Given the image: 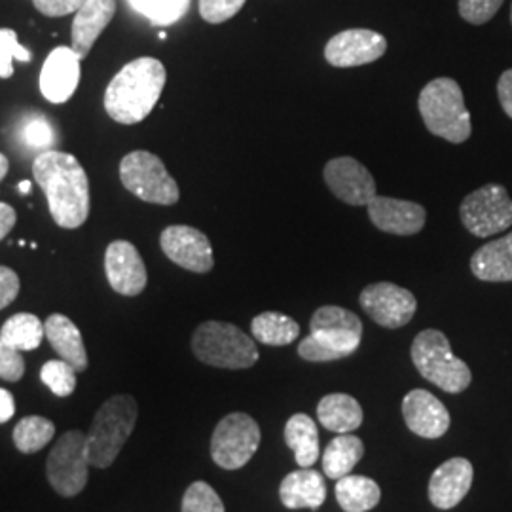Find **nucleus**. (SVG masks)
Segmentation results:
<instances>
[{
  "instance_id": "14",
  "label": "nucleus",
  "mask_w": 512,
  "mask_h": 512,
  "mask_svg": "<svg viewBox=\"0 0 512 512\" xmlns=\"http://www.w3.org/2000/svg\"><path fill=\"white\" fill-rule=\"evenodd\" d=\"M323 179L330 192L351 207L368 205L378 196L376 181L370 171L351 156L330 160L323 169Z\"/></svg>"
},
{
  "instance_id": "8",
  "label": "nucleus",
  "mask_w": 512,
  "mask_h": 512,
  "mask_svg": "<svg viewBox=\"0 0 512 512\" xmlns=\"http://www.w3.org/2000/svg\"><path fill=\"white\" fill-rule=\"evenodd\" d=\"M120 179L133 196L154 205H175L181 198L177 181L164 162L147 150H135L120 162Z\"/></svg>"
},
{
  "instance_id": "3",
  "label": "nucleus",
  "mask_w": 512,
  "mask_h": 512,
  "mask_svg": "<svg viewBox=\"0 0 512 512\" xmlns=\"http://www.w3.org/2000/svg\"><path fill=\"white\" fill-rule=\"evenodd\" d=\"M363 340V321L340 306H323L313 313L310 334L300 342L298 355L310 363H330L353 355Z\"/></svg>"
},
{
  "instance_id": "36",
  "label": "nucleus",
  "mask_w": 512,
  "mask_h": 512,
  "mask_svg": "<svg viewBox=\"0 0 512 512\" xmlns=\"http://www.w3.org/2000/svg\"><path fill=\"white\" fill-rule=\"evenodd\" d=\"M31 59V50L19 44L14 29H0V78H10L14 74V61L29 63Z\"/></svg>"
},
{
  "instance_id": "18",
  "label": "nucleus",
  "mask_w": 512,
  "mask_h": 512,
  "mask_svg": "<svg viewBox=\"0 0 512 512\" xmlns=\"http://www.w3.org/2000/svg\"><path fill=\"white\" fill-rule=\"evenodd\" d=\"M366 207L372 224L393 236H414L423 230L427 220V211L416 202L376 196Z\"/></svg>"
},
{
  "instance_id": "2",
  "label": "nucleus",
  "mask_w": 512,
  "mask_h": 512,
  "mask_svg": "<svg viewBox=\"0 0 512 512\" xmlns=\"http://www.w3.org/2000/svg\"><path fill=\"white\" fill-rule=\"evenodd\" d=\"M167 73L162 61L139 57L110 80L105 92V110L118 124L133 126L147 118L164 92Z\"/></svg>"
},
{
  "instance_id": "37",
  "label": "nucleus",
  "mask_w": 512,
  "mask_h": 512,
  "mask_svg": "<svg viewBox=\"0 0 512 512\" xmlns=\"http://www.w3.org/2000/svg\"><path fill=\"white\" fill-rule=\"evenodd\" d=\"M505 0H459V16L471 25H484L494 18Z\"/></svg>"
},
{
  "instance_id": "19",
  "label": "nucleus",
  "mask_w": 512,
  "mask_h": 512,
  "mask_svg": "<svg viewBox=\"0 0 512 512\" xmlns=\"http://www.w3.org/2000/svg\"><path fill=\"white\" fill-rule=\"evenodd\" d=\"M403 416L406 427L421 439H440L450 429L448 408L425 389H412L404 397Z\"/></svg>"
},
{
  "instance_id": "22",
  "label": "nucleus",
  "mask_w": 512,
  "mask_h": 512,
  "mask_svg": "<svg viewBox=\"0 0 512 512\" xmlns=\"http://www.w3.org/2000/svg\"><path fill=\"white\" fill-rule=\"evenodd\" d=\"M281 503L291 509H310L317 511L327 501L325 478L315 469H298L283 478L279 486Z\"/></svg>"
},
{
  "instance_id": "28",
  "label": "nucleus",
  "mask_w": 512,
  "mask_h": 512,
  "mask_svg": "<svg viewBox=\"0 0 512 512\" xmlns=\"http://www.w3.org/2000/svg\"><path fill=\"white\" fill-rule=\"evenodd\" d=\"M365 456V444L353 433H346L330 440L323 452V471L330 480H340L351 475L353 467Z\"/></svg>"
},
{
  "instance_id": "21",
  "label": "nucleus",
  "mask_w": 512,
  "mask_h": 512,
  "mask_svg": "<svg viewBox=\"0 0 512 512\" xmlns=\"http://www.w3.org/2000/svg\"><path fill=\"white\" fill-rule=\"evenodd\" d=\"M116 14V0H86L74 14L73 50L80 59L92 52L95 40L109 27Z\"/></svg>"
},
{
  "instance_id": "30",
  "label": "nucleus",
  "mask_w": 512,
  "mask_h": 512,
  "mask_svg": "<svg viewBox=\"0 0 512 512\" xmlns=\"http://www.w3.org/2000/svg\"><path fill=\"white\" fill-rule=\"evenodd\" d=\"M0 338L18 351H33L42 344L44 323L33 313H16L0 329Z\"/></svg>"
},
{
  "instance_id": "6",
  "label": "nucleus",
  "mask_w": 512,
  "mask_h": 512,
  "mask_svg": "<svg viewBox=\"0 0 512 512\" xmlns=\"http://www.w3.org/2000/svg\"><path fill=\"white\" fill-rule=\"evenodd\" d=\"M410 357L421 378L446 393H463L473 382L471 368L452 353L446 334L440 330H421L412 342Z\"/></svg>"
},
{
  "instance_id": "15",
  "label": "nucleus",
  "mask_w": 512,
  "mask_h": 512,
  "mask_svg": "<svg viewBox=\"0 0 512 512\" xmlns=\"http://www.w3.org/2000/svg\"><path fill=\"white\" fill-rule=\"evenodd\" d=\"M387 40L370 29H348L330 38L325 46V59L336 69L361 67L384 57Z\"/></svg>"
},
{
  "instance_id": "25",
  "label": "nucleus",
  "mask_w": 512,
  "mask_h": 512,
  "mask_svg": "<svg viewBox=\"0 0 512 512\" xmlns=\"http://www.w3.org/2000/svg\"><path fill=\"white\" fill-rule=\"evenodd\" d=\"M317 420L338 435L353 433L365 420L359 401L346 393H330L317 404Z\"/></svg>"
},
{
  "instance_id": "16",
  "label": "nucleus",
  "mask_w": 512,
  "mask_h": 512,
  "mask_svg": "<svg viewBox=\"0 0 512 512\" xmlns=\"http://www.w3.org/2000/svg\"><path fill=\"white\" fill-rule=\"evenodd\" d=\"M105 272L114 293L137 296L147 287V266L137 247L129 241H112L105 253Z\"/></svg>"
},
{
  "instance_id": "23",
  "label": "nucleus",
  "mask_w": 512,
  "mask_h": 512,
  "mask_svg": "<svg viewBox=\"0 0 512 512\" xmlns=\"http://www.w3.org/2000/svg\"><path fill=\"white\" fill-rule=\"evenodd\" d=\"M44 334L59 359L73 366L76 372H84L88 368V351L82 334L67 315H50L44 323Z\"/></svg>"
},
{
  "instance_id": "20",
  "label": "nucleus",
  "mask_w": 512,
  "mask_h": 512,
  "mask_svg": "<svg viewBox=\"0 0 512 512\" xmlns=\"http://www.w3.org/2000/svg\"><path fill=\"white\" fill-rule=\"evenodd\" d=\"M475 478L473 463L465 458H452L435 469L429 480V501L440 509L450 511L469 494Z\"/></svg>"
},
{
  "instance_id": "42",
  "label": "nucleus",
  "mask_w": 512,
  "mask_h": 512,
  "mask_svg": "<svg viewBox=\"0 0 512 512\" xmlns=\"http://www.w3.org/2000/svg\"><path fill=\"white\" fill-rule=\"evenodd\" d=\"M497 97H499L501 109L505 110L509 118H512V69L501 74L497 82Z\"/></svg>"
},
{
  "instance_id": "26",
  "label": "nucleus",
  "mask_w": 512,
  "mask_h": 512,
  "mask_svg": "<svg viewBox=\"0 0 512 512\" xmlns=\"http://www.w3.org/2000/svg\"><path fill=\"white\" fill-rule=\"evenodd\" d=\"M285 444L294 452L300 469L313 467L319 459V429L308 414H294L285 423Z\"/></svg>"
},
{
  "instance_id": "27",
  "label": "nucleus",
  "mask_w": 512,
  "mask_h": 512,
  "mask_svg": "<svg viewBox=\"0 0 512 512\" xmlns=\"http://www.w3.org/2000/svg\"><path fill=\"white\" fill-rule=\"evenodd\" d=\"M336 501L344 512L372 511L380 499L382 490L378 482L361 475L342 476L336 480Z\"/></svg>"
},
{
  "instance_id": "46",
  "label": "nucleus",
  "mask_w": 512,
  "mask_h": 512,
  "mask_svg": "<svg viewBox=\"0 0 512 512\" xmlns=\"http://www.w3.org/2000/svg\"><path fill=\"white\" fill-rule=\"evenodd\" d=\"M18 188L21 194H31V192H33V184H31V181H21Z\"/></svg>"
},
{
  "instance_id": "5",
  "label": "nucleus",
  "mask_w": 512,
  "mask_h": 512,
  "mask_svg": "<svg viewBox=\"0 0 512 512\" xmlns=\"http://www.w3.org/2000/svg\"><path fill=\"white\" fill-rule=\"evenodd\" d=\"M139 416V406L131 395H114L103 404L88 435V456L97 469H109L128 442Z\"/></svg>"
},
{
  "instance_id": "43",
  "label": "nucleus",
  "mask_w": 512,
  "mask_h": 512,
  "mask_svg": "<svg viewBox=\"0 0 512 512\" xmlns=\"http://www.w3.org/2000/svg\"><path fill=\"white\" fill-rule=\"evenodd\" d=\"M16 220H18V215H16L14 207L8 203H0V241L14 230Z\"/></svg>"
},
{
  "instance_id": "45",
  "label": "nucleus",
  "mask_w": 512,
  "mask_h": 512,
  "mask_svg": "<svg viewBox=\"0 0 512 512\" xmlns=\"http://www.w3.org/2000/svg\"><path fill=\"white\" fill-rule=\"evenodd\" d=\"M8 169H10V162H8V158H6V156L0 152V181L6 177Z\"/></svg>"
},
{
  "instance_id": "40",
  "label": "nucleus",
  "mask_w": 512,
  "mask_h": 512,
  "mask_svg": "<svg viewBox=\"0 0 512 512\" xmlns=\"http://www.w3.org/2000/svg\"><path fill=\"white\" fill-rule=\"evenodd\" d=\"M33 2L40 14L48 16V18H61V16H69V14L78 12V8L86 0H33Z\"/></svg>"
},
{
  "instance_id": "34",
  "label": "nucleus",
  "mask_w": 512,
  "mask_h": 512,
  "mask_svg": "<svg viewBox=\"0 0 512 512\" xmlns=\"http://www.w3.org/2000/svg\"><path fill=\"white\" fill-rule=\"evenodd\" d=\"M40 380L48 385L57 397H69L76 389V370L63 359L48 361L40 370Z\"/></svg>"
},
{
  "instance_id": "11",
  "label": "nucleus",
  "mask_w": 512,
  "mask_h": 512,
  "mask_svg": "<svg viewBox=\"0 0 512 512\" xmlns=\"http://www.w3.org/2000/svg\"><path fill=\"white\" fill-rule=\"evenodd\" d=\"M459 217L469 234L488 238L512 226V200L501 184H486L471 192L461 205Z\"/></svg>"
},
{
  "instance_id": "10",
  "label": "nucleus",
  "mask_w": 512,
  "mask_h": 512,
  "mask_svg": "<svg viewBox=\"0 0 512 512\" xmlns=\"http://www.w3.org/2000/svg\"><path fill=\"white\" fill-rule=\"evenodd\" d=\"M260 440V427L249 414H228L219 421L211 437V458L220 469L238 471L253 459Z\"/></svg>"
},
{
  "instance_id": "38",
  "label": "nucleus",
  "mask_w": 512,
  "mask_h": 512,
  "mask_svg": "<svg viewBox=\"0 0 512 512\" xmlns=\"http://www.w3.org/2000/svg\"><path fill=\"white\" fill-rule=\"evenodd\" d=\"M247 0H200V16L211 25L234 18Z\"/></svg>"
},
{
  "instance_id": "9",
  "label": "nucleus",
  "mask_w": 512,
  "mask_h": 512,
  "mask_svg": "<svg viewBox=\"0 0 512 512\" xmlns=\"http://www.w3.org/2000/svg\"><path fill=\"white\" fill-rule=\"evenodd\" d=\"M88 435L82 431H67L55 442L46 461V475L57 494L74 497L80 494L90 476Z\"/></svg>"
},
{
  "instance_id": "33",
  "label": "nucleus",
  "mask_w": 512,
  "mask_h": 512,
  "mask_svg": "<svg viewBox=\"0 0 512 512\" xmlns=\"http://www.w3.org/2000/svg\"><path fill=\"white\" fill-rule=\"evenodd\" d=\"M128 2L135 12L143 14L154 25L167 27L183 18L192 0H128Z\"/></svg>"
},
{
  "instance_id": "17",
  "label": "nucleus",
  "mask_w": 512,
  "mask_h": 512,
  "mask_svg": "<svg viewBox=\"0 0 512 512\" xmlns=\"http://www.w3.org/2000/svg\"><path fill=\"white\" fill-rule=\"evenodd\" d=\"M80 57L73 48L59 46L46 57L40 71V92L54 105L67 103L80 82Z\"/></svg>"
},
{
  "instance_id": "4",
  "label": "nucleus",
  "mask_w": 512,
  "mask_h": 512,
  "mask_svg": "<svg viewBox=\"0 0 512 512\" xmlns=\"http://www.w3.org/2000/svg\"><path fill=\"white\" fill-rule=\"evenodd\" d=\"M418 109L425 128L440 139L461 145L471 137V114L458 82L452 78H435L421 90Z\"/></svg>"
},
{
  "instance_id": "47",
  "label": "nucleus",
  "mask_w": 512,
  "mask_h": 512,
  "mask_svg": "<svg viewBox=\"0 0 512 512\" xmlns=\"http://www.w3.org/2000/svg\"><path fill=\"white\" fill-rule=\"evenodd\" d=\"M511 23H512V8H511Z\"/></svg>"
},
{
  "instance_id": "44",
  "label": "nucleus",
  "mask_w": 512,
  "mask_h": 512,
  "mask_svg": "<svg viewBox=\"0 0 512 512\" xmlns=\"http://www.w3.org/2000/svg\"><path fill=\"white\" fill-rule=\"evenodd\" d=\"M16 414V401L8 389L0 387V423L12 420Z\"/></svg>"
},
{
  "instance_id": "41",
  "label": "nucleus",
  "mask_w": 512,
  "mask_h": 512,
  "mask_svg": "<svg viewBox=\"0 0 512 512\" xmlns=\"http://www.w3.org/2000/svg\"><path fill=\"white\" fill-rule=\"evenodd\" d=\"M19 294V275L6 268L0 266V310L8 308Z\"/></svg>"
},
{
  "instance_id": "32",
  "label": "nucleus",
  "mask_w": 512,
  "mask_h": 512,
  "mask_svg": "<svg viewBox=\"0 0 512 512\" xmlns=\"http://www.w3.org/2000/svg\"><path fill=\"white\" fill-rule=\"evenodd\" d=\"M55 437L54 421L42 416H27L14 427L12 439L21 454H37Z\"/></svg>"
},
{
  "instance_id": "29",
  "label": "nucleus",
  "mask_w": 512,
  "mask_h": 512,
  "mask_svg": "<svg viewBox=\"0 0 512 512\" xmlns=\"http://www.w3.org/2000/svg\"><path fill=\"white\" fill-rule=\"evenodd\" d=\"M251 332L256 342L264 346L283 348L293 344L300 336V325L285 313L279 311H264L256 315L251 323Z\"/></svg>"
},
{
  "instance_id": "1",
  "label": "nucleus",
  "mask_w": 512,
  "mask_h": 512,
  "mask_svg": "<svg viewBox=\"0 0 512 512\" xmlns=\"http://www.w3.org/2000/svg\"><path fill=\"white\" fill-rule=\"evenodd\" d=\"M33 175L44 190L57 226L74 230L90 217V181L73 154L48 150L33 162Z\"/></svg>"
},
{
  "instance_id": "35",
  "label": "nucleus",
  "mask_w": 512,
  "mask_h": 512,
  "mask_svg": "<svg viewBox=\"0 0 512 512\" xmlns=\"http://www.w3.org/2000/svg\"><path fill=\"white\" fill-rule=\"evenodd\" d=\"M181 512H226L219 494L203 480L192 482L184 492Z\"/></svg>"
},
{
  "instance_id": "12",
  "label": "nucleus",
  "mask_w": 512,
  "mask_h": 512,
  "mask_svg": "<svg viewBox=\"0 0 512 512\" xmlns=\"http://www.w3.org/2000/svg\"><path fill=\"white\" fill-rule=\"evenodd\" d=\"M366 315L384 329H401L418 310L416 296L395 283H372L359 296Z\"/></svg>"
},
{
  "instance_id": "31",
  "label": "nucleus",
  "mask_w": 512,
  "mask_h": 512,
  "mask_svg": "<svg viewBox=\"0 0 512 512\" xmlns=\"http://www.w3.org/2000/svg\"><path fill=\"white\" fill-rule=\"evenodd\" d=\"M16 139L19 145L31 154H42L54 150L57 135L50 120L40 112H29L18 122Z\"/></svg>"
},
{
  "instance_id": "39",
  "label": "nucleus",
  "mask_w": 512,
  "mask_h": 512,
  "mask_svg": "<svg viewBox=\"0 0 512 512\" xmlns=\"http://www.w3.org/2000/svg\"><path fill=\"white\" fill-rule=\"evenodd\" d=\"M25 374V361L18 349L10 348L0 338V378L6 382H19Z\"/></svg>"
},
{
  "instance_id": "13",
  "label": "nucleus",
  "mask_w": 512,
  "mask_h": 512,
  "mask_svg": "<svg viewBox=\"0 0 512 512\" xmlns=\"http://www.w3.org/2000/svg\"><path fill=\"white\" fill-rule=\"evenodd\" d=\"M160 247L171 262L188 272L207 274L215 266L211 241L192 226L175 224L165 228L160 236Z\"/></svg>"
},
{
  "instance_id": "24",
  "label": "nucleus",
  "mask_w": 512,
  "mask_h": 512,
  "mask_svg": "<svg viewBox=\"0 0 512 512\" xmlns=\"http://www.w3.org/2000/svg\"><path fill=\"white\" fill-rule=\"evenodd\" d=\"M471 272L480 281L511 283L512 232L482 245L471 258Z\"/></svg>"
},
{
  "instance_id": "7",
  "label": "nucleus",
  "mask_w": 512,
  "mask_h": 512,
  "mask_svg": "<svg viewBox=\"0 0 512 512\" xmlns=\"http://www.w3.org/2000/svg\"><path fill=\"white\" fill-rule=\"evenodd\" d=\"M192 351L203 365L228 370L251 368L258 361L255 340L232 323L207 321L192 334Z\"/></svg>"
}]
</instances>
